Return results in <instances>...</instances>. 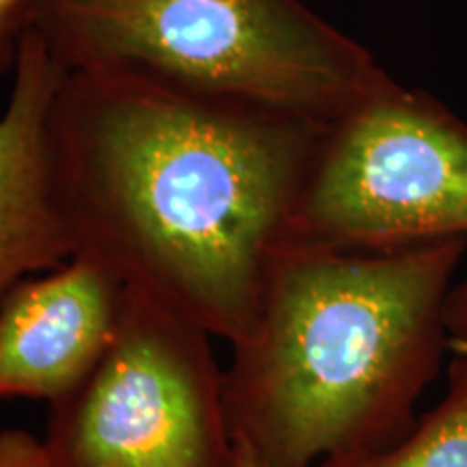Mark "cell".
I'll use <instances>...</instances> for the list:
<instances>
[{"instance_id": "obj_1", "label": "cell", "mask_w": 467, "mask_h": 467, "mask_svg": "<svg viewBox=\"0 0 467 467\" xmlns=\"http://www.w3.org/2000/svg\"><path fill=\"white\" fill-rule=\"evenodd\" d=\"M325 128L124 69L67 72L55 143L78 251L236 342Z\"/></svg>"}, {"instance_id": "obj_2", "label": "cell", "mask_w": 467, "mask_h": 467, "mask_svg": "<svg viewBox=\"0 0 467 467\" xmlns=\"http://www.w3.org/2000/svg\"><path fill=\"white\" fill-rule=\"evenodd\" d=\"M465 251L285 244L247 331L227 344L236 443L265 467H317L407 433L451 353L446 303Z\"/></svg>"}, {"instance_id": "obj_3", "label": "cell", "mask_w": 467, "mask_h": 467, "mask_svg": "<svg viewBox=\"0 0 467 467\" xmlns=\"http://www.w3.org/2000/svg\"><path fill=\"white\" fill-rule=\"evenodd\" d=\"M26 28L67 72L124 69L320 126L392 78L303 0H37Z\"/></svg>"}, {"instance_id": "obj_4", "label": "cell", "mask_w": 467, "mask_h": 467, "mask_svg": "<svg viewBox=\"0 0 467 467\" xmlns=\"http://www.w3.org/2000/svg\"><path fill=\"white\" fill-rule=\"evenodd\" d=\"M467 241V124L389 78L325 128L288 247L381 254Z\"/></svg>"}, {"instance_id": "obj_5", "label": "cell", "mask_w": 467, "mask_h": 467, "mask_svg": "<svg viewBox=\"0 0 467 467\" xmlns=\"http://www.w3.org/2000/svg\"><path fill=\"white\" fill-rule=\"evenodd\" d=\"M214 337L126 288L107 353L48 405L55 467H234L236 440Z\"/></svg>"}, {"instance_id": "obj_6", "label": "cell", "mask_w": 467, "mask_h": 467, "mask_svg": "<svg viewBox=\"0 0 467 467\" xmlns=\"http://www.w3.org/2000/svg\"><path fill=\"white\" fill-rule=\"evenodd\" d=\"M0 115V301L25 279L78 254L55 143L67 69L33 28L17 46Z\"/></svg>"}, {"instance_id": "obj_7", "label": "cell", "mask_w": 467, "mask_h": 467, "mask_svg": "<svg viewBox=\"0 0 467 467\" xmlns=\"http://www.w3.org/2000/svg\"><path fill=\"white\" fill-rule=\"evenodd\" d=\"M126 285L76 254L0 301V400L57 402L89 377L115 337Z\"/></svg>"}, {"instance_id": "obj_8", "label": "cell", "mask_w": 467, "mask_h": 467, "mask_svg": "<svg viewBox=\"0 0 467 467\" xmlns=\"http://www.w3.org/2000/svg\"><path fill=\"white\" fill-rule=\"evenodd\" d=\"M317 467H467V355L451 353L446 392L399 440Z\"/></svg>"}, {"instance_id": "obj_9", "label": "cell", "mask_w": 467, "mask_h": 467, "mask_svg": "<svg viewBox=\"0 0 467 467\" xmlns=\"http://www.w3.org/2000/svg\"><path fill=\"white\" fill-rule=\"evenodd\" d=\"M0 467H55L42 437L25 429L0 431Z\"/></svg>"}, {"instance_id": "obj_10", "label": "cell", "mask_w": 467, "mask_h": 467, "mask_svg": "<svg viewBox=\"0 0 467 467\" xmlns=\"http://www.w3.org/2000/svg\"><path fill=\"white\" fill-rule=\"evenodd\" d=\"M37 0H0V76L14 69L17 46Z\"/></svg>"}, {"instance_id": "obj_11", "label": "cell", "mask_w": 467, "mask_h": 467, "mask_svg": "<svg viewBox=\"0 0 467 467\" xmlns=\"http://www.w3.org/2000/svg\"><path fill=\"white\" fill-rule=\"evenodd\" d=\"M446 327L451 353L467 355V279L454 284L446 303Z\"/></svg>"}, {"instance_id": "obj_12", "label": "cell", "mask_w": 467, "mask_h": 467, "mask_svg": "<svg viewBox=\"0 0 467 467\" xmlns=\"http://www.w3.org/2000/svg\"><path fill=\"white\" fill-rule=\"evenodd\" d=\"M234 467H265L260 459L249 451L243 443H236V457H234Z\"/></svg>"}]
</instances>
